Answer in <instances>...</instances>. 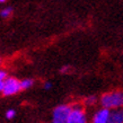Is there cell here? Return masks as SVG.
Masks as SVG:
<instances>
[{
	"mask_svg": "<svg viewBox=\"0 0 123 123\" xmlns=\"http://www.w3.org/2000/svg\"><path fill=\"white\" fill-rule=\"evenodd\" d=\"M101 104L103 107L108 110L123 107V92H111L106 93L101 97Z\"/></svg>",
	"mask_w": 123,
	"mask_h": 123,
	"instance_id": "cell-1",
	"label": "cell"
},
{
	"mask_svg": "<svg viewBox=\"0 0 123 123\" xmlns=\"http://www.w3.org/2000/svg\"><path fill=\"white\" fill-rule=\"evenodd\" d=\"M71 110L67 123H87V115L84 111V106L79 103L71 105Z\"/></svg>",
	"mask_w": 123,
	"mask_h": 123,
	"instance_id": "cell-2",
	"label": "cell"
},
{
	"mask_svg": "<svg viewBox=\"0 0 123 123\" xmlns=\"http://www.w3.org/2000/svg\"><path fill=\"white\" fill-rule=\"evenodd\" d=\"M71 110V105L63 104L56 106L52 113V123H67Z\"/></svg>",
	"mask_w": 123,
	"mask_h": 123,
	"instance_id": "cell-3",
	"label": "cell"
},
{
	"mask_svg": "<svg viewBox=\"0 0 123 123\" xmlns=\"http://www.w3.org/2000/svg\"><path fill=\"white\" fill-rule=\"evenodd\" d=\"M20 90H22L20 80L14 78V77H7L5 79V86L1 94L4 96H12V95L19 93Z\"/></svg>",
	"mask_w": 123,
	"mask_h": 123,
	"instance_id": "cell-4",
	"label": "cell"
},
{
	"mask_svg": "<svg viewBox=\"0 0 123 123\" xmlns=\"http://www.w3.org/2000/svg\"><path fill=\"white\" fill-rule=\"evenodd\" d=\"M110 113H111V110L106 107L98 110L93 117V123H107Z\"/></svg>",
	"mask_w": 123,
	"mask_h": 123,
	"instance_id": "cell-5",
	"label": "cell"
},
{
	"mask_svg": "<svg viewBox=\"0 0 123 123\" xmlns=\"http://www.w3.org/2000/svg\"><path fill=\"white\" fill-rule=\"evenodd\" d=\"M107 123H123V110L122 108L111 110Z\"/></svg>",
	"mask_w": 123,
	"mask_h": 123,
	"instance_id": "cell-6",
	"label": "cell"
},
{
	"mask_svg": "<svg viewBox=\"0 0 123 123\" xmlns=\"http://www.w3.org/2000/svg\"><path fill=\"white\" fill-rule=\"evenodd\" d=\"M34 81L33 79H24V80H20V85H22V89H28L33 86Z\"/></svg>",
	"mask_w": 123,
	"mask_h": 123,
	"instance_id": "cell-7",
	"label": "cell"
},
{
	"mask_svg": "<svg viewBox=\"0 0 123 123\" xmlns=\"http://www.w3.org/2000/svg\"><path fill=\"white\" fill-rule=\"evenodd\" d=\"M11 14H12V8L11 7L4 8L2 10L0 11V16H1L2 18H8V17H10Z\"/></svg>",
	"mask_w": 123,
	"mask_h": 123,
	"instance_id": "cell-8",
	"label": "cell"
},
{
	"mask_svg": "<svg viewBox=\"0 0 123 123\" xmlns=\"http://www.w3.org/2000/svg\"><path fill=\"white\" fill-rule=\"evenodd\" d=\"M96 101H97V98L95 96H89L85 99V103L87 105H94L95 103H96Z\"/></svg>",
	"mask_w": 123,
	"mask_h": 123,
	"instance_id": "cell-9",
	"label": "cell"
},
{
	"mask_svg": "<svg viewBox=\"0 0 123 123\" xmlns=\"http://www.w3.org/2000/svg\"><path fill=\"white\" fill-rule=\"evenodd\" d=\"M16 115V112H15V110H8L7 112H6V117H7L8 120H11L14 116Z\"/></svg>",
	"mask_w": 123,
	"mask_h": 123,
	"instance_id": "cell-10",
	"label": "cell"
},
{
	"mask_svg": "<svg viewBox=\"0 0 123 123\" xmlns=\"http://www.w3.org/2000/svg\"><path fill=\"white\" fill-rule=\"evenodd\" d=\"M70 70H71L70 66H64V67H62L60 69V72H61V74H67V72H69Z\"/></svg>",
	"mask_w": 123,
	"mask_h": 123,
	"instance_id": "cell-11",
	"label": "cell"
},
{
	"mask_svg": "<svg viewBox=\"0 0 123 123\" xmlns=\"http://www.w3.org/2000/svg\"><path fill=\"white\" fill-rule=\"evenodd\" d=\"M7 78V72L4 69H0V79H6Z\"/></svg>",
	"mask_w": 123,
	"mask_h": 123,
	"instance_id": "cell-12",
	"label": "cell"
},
{
	"mask_svg": "<svg viewBox=\"0 0 123 123\" xmlns=\"http://www.w3.org/2000/svg\"><path fill=\"white\" fill-rule=\"evenodd\" d=\"M4 86H5V79H0V93H2Z\"/></svg>",
	"mask_w": 123,
	"mask_h": 123,
	"instance_id": "cell-13",
	"label": "cell"
},
{
	"mask_svg": "<svg viewBox=\"0 0 123 123\" xmlns=\"http://www.w3.org/2000/svg\"><path fill=\"white\" fill-rule=\"evenodd\" d=\"M52 87V84L51 82H45L44 84V89H50Z\"/></svg>",
	"mask_w": 123,
	"mask_h": 123,
	"instance_id": "cell-14",
	"label": "cell"
},
{
	"mask_svg": "<svg viewBox=\"0 0 123 123\" xmlns=\"http://www.w3.org/2000/svg\"><path fill=\"white\" fill-rule=\"evenodd\" d=\"M5 1H7V0H0V2H5Z\"/></svg>",
	"mask_w": 123,
	"mask_h": 123,
	"instance_id": "cell-15",
	"label": "cell"
}]
</instances>
